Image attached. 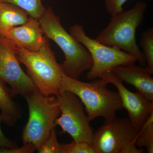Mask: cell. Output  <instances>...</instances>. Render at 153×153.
Returning <instances> with one entry per match:
<instances>
[{"mask_svg": "<svg viewBox=\"0 0 153 153\" xmlns=\"http://www.w3.org/2000/svg\"><path fill=\"white\" fill-rule=\"evenodd\" d=\"M13 92L7 87L6 82L0 79V109L2 122L10 127L14 126L22 118V107L14 101Z\"/></svg>", "mask_w": 153, "mask_h": 153, "instance_id": "13", "label": "cell"}, {"mask_svg": "<svg viewBox=\"0 0 153 153\" xmlns=\"http://www.w3.org/2000/svg\"><path fill=\"white\" fill-rule=\"evenodd\" d=\"M62 153H97L91 144L73 140L70 143L62 144Z\"/></svg>", "mask_w": 153, "mask_h": 153, "instance_id": "19", "label": "cell"}, {"mask_svg": "<svg viewBox=\"0 0 153 153\" xmlns=\"http://www.w3.org/2000/svg\"><path fill=\"white\" fill-rule=\"evenodd\" d=\"M0 79L8 83L15 96H26L38 90L30 76L23 71L13 47L0 36Z\"/></svg>", "mask_w": 153, "mask_h": 153, "instance_id": "9", "label": "cell"}, {"mask_svg": "<svg viewBox=\"0 0 153 153\" xmlns=\"http://www.w3.org/2000/svg\"><path fill=\"white\" fill-rule=\"evenodd\" d=\"M2 116L0 114V148L14 149L19 147V146L15 141L7 137L3 133L1 126V122H2Z\"/></svg>", "mask_w": 153, "mask_h": 153, "instance_id": "22", "label": "cell"}, {"mask_svg": "<svg viewBox=\"0 0 153 153\" xmlns=\"http://www.w3.org/2000/svg\"><path fill=\"white\" fill-rule=\"evenodd\" d=\"M29 109V119L22 132L23 144L30 143L37 149L41 146L56 127L55 121L60 110L55 95H46L38 89L25 97Z\"/></svg>", "mask_w": 153, "mask_h": 153, "instance_id": "5", "label": "cell"}, {"mask_svg": "<svg viewBox=\"0 0 153 153\" xmlns=\"http://www.w3.org/2000/svg\"><path fill=\"white\" fill-rule=\"evenodd\" d=\"M0 3L15 5L26 11L30 17L37 20L46 10L41 0H0Z\"/></svg>", "mask_w": 153, "mask_h": 153, "instance_id": "16", "label": "cell"}, {"mask_svg": "<svg viewBox=\"0 0 153 153\" xmlns=\"http://www.w3.org/2000/svg\"><path fill=\"white\" fill-rule=\"evenodd\" d=\"M147 4L141 1L128 10L111 16L110 21L95 39L101 44L117 47L136 58L140 66L146 65L143 54L137 44L136 32L142 23Z\"/></svg>", "mask_w": 153, "mask_h": 153, "instance_id": "4", "label": "cell"}, {"mask_svg": "<svg viewBox=\"0 0 153 153\" xmlns=\"http://www.w3.org/2000/svg\"><path fill=\"white\" fill-rule=\"evenodd\" d=\"M38 151L39 153H62V144L57 141L55 127L51 130L49 136Z\"/></svg>", "mask_w": 153, "mask_h": 153, "instance_id": "18", "label": "cell"}, {"mask_svg": "<svg viewBox=\"0 0 153 153\" xmlns=\"http://www.w3.org/2000/svg\"><path fill=\"white\" fill-rule=\"evenodd\" d=\"M5 38L13 47L19 62L27 67L28 75L38 90L44 95L57 96L65 74L51 49L49 39L47 38L38 51L30 52Z\"/></svg>", "mask_w": 153, "mask_h": 153, "instance_id": "2", "label": "cell"}, {"mask_svg": "<svg viewBox=\"0 0 153 153\" xmlns=\"http://www.w3.org/2000/svg\"><path fill=\"white\" fill-rule=\"evenodd\" d=\"M85 82L63 75L60 91H68L76 94L84 105L90 121L99 117L105 120L116 117V112L123 108L118 92L108 88L103 78Z\"/></svg>", "mask_w": 153, "mask_h": 153, "instance_id": "1", "label": "cell"}, {"mask_svg": "<svg viewBox=\"0 0 153 153\" xmlns=\"http://www.w3.org/2000/svg\"><path fill=\"white\" fill-rule=\"evenodd\" d=\"M69 33L83 44L90 53L93 63L86 75L89 80L100 78L117 66L134 64L137 60L136 57L117 47L107 46L89 38L82 25L75 24L71 26Z\"/></svg>", "mask_w": 153, "mask_h": 153, "instance_id": "7", "label": "cell"}, {"mask_svg": "<svg viewBox=\"0 0 153 153\" xmlns=\"http://www.w3.org/2000/svg\"><path fill=\"white\" fill-rule=\"evenodd\" d=\"M134 144L137 148H146L148 153H153V112L139 129Z\"/></svg>", "mask_w": 153, "mask_h": 153, "instance_id": "15", "label": "cell"}, {"mask_svg": "<svg viewBox=\"0 0 153 153\" xmlns=\"http://www.w3.org/2000/svg\"><path fill=\"white\" fill-rule=\"evenodd\" d=\"M36 151H37V149L35 145L30 143L24 144L21 148H0V153H32Z\"/></svg>", "mask_w": 153, "mask_h": 153, "instance_id": "21", "label": "cell"}, {"mask_svg": "<svg viewBox=\"0 0 153 153\" xmlns=\"http://www.w3.org/2000/svg\"><path fill=\"white\" fill-rule=\"evenodd\" d=\"M38 21L45 36L54 41L64 53L65 60L61 66L64 74L78 79L83 72L91 68L93 62L90 53L83 44L64 29L60 18L51 7L46 9Z\"/></svg>", "mask_w": 153, "mask_h": 153, "instance_id": "3", "label": "cell"}, {"mask_svg": "<svg viewBox=\"0 0 153 153\" xmlns=\"http://www.w3.org/2000/svg\"><path fill=\"white\" fill-rule=\"evenodd\" d=\"M4 37L30 52L38 51L47 38L38 20L30 17L27 23L12 28Z\"/></svg>", "mask_w": 153, "mask_h": 153, "instance_id": "12", "label": "cell"}, {"mask_svg": "<svg viewBox=\"0 0 153 153\" xmlns=\"http://www.w3.org/2000/svg\"><path fill=\"white\" fill-rule=\"evenodd\" d=\"M100 78H103L108 83L116 87L122 102L123 108L128 114V118L137 128L141 127L153 112V101L149 100L138 92H132L127 89L112 71H108Z\"/></svg>", "mask_w": 153, "mask_h": 153, "instance_id": "10", "label": "cell"}, {"mask_svg": "<svg viewBox=\"0 0 153 153\" xmlns=\"http://www.w3.org/2000/svg\"><path fill=\"white\" fill-rule=\"evenodd\" d=\"M128 0H105V7L107 12L113 16L123 10V6Z\"/></svg>", "mask_w": 153, "mask_h": 153, "instance_id": "20", "label": "cell"}, {"mask_svg": "<svg viewBox=\"0 0 153 153\" xmlns=\"http://www.w3.org/2000/svg\"><path fill=\"white\" fill-rule=\"evenodd\" d=\"M112 71L122 82L133 85L137 92L153 101V72L147 67L134 64L117 66Z\"/></svg>", "mask_w": 153, "mask_h": 153, "instance_id": "11", "label": "cell"}, {"mask_svg": "<svg viewBox=\"0 0 153 153\" xmlns=\"http://www.w3.org/2000/svg\"><path fill=\"white\" fill-rule=\"evenodd\" d=\"M56 97L60 116L55 120V125L60 126L62 132L69 134L76 142L92 143L94 132L79 97L66 90H60Z\"/></svg>", "mask_w": 153, "mask_h": 153, "instance_id": "8", "label": "cell"}, {"mask_svg": "<svg viewBox=\"0 0 153 153\" xmlns=\"http://www.w3.org/2000/svg\"><path fill=\"white\" fill-rule=\"evenodd\" d=\"M30 19L27 13L19 7L0 3V36L4 37L14 27L25 25Z\"/></svg>", "mask_w": 153, "mask_h": 153, "instance_id": "14", "label": "cell"}, {"mask_svg": "<svg viewBox=\"0 0 153 153\" xmlns=\"http://www.w3.org/2000/svg\"><path fill=\"white\" fill-rule=\"evenodd\" d=\"M140 45L142 49L147 67L153 72V28L150 27L142 34Z\"/></svg>", "mask_w": 153, "mask_h": 153, "instance_id": "17", "label": "cell"}, {"mask_svg": "<svg viewBox=\"0 0 153 153\" xmlns=\"http://www.w3.org/2000/svg\"><path fill=\"white\" fill-rule=\"evenodd\" d=\"M139 130L128 118L116 117L94 132L91 144L97 153H144L134 144Z\"/></svg>", "mask_w": 153, "mask_h": 153, "instance_id": "6", "label": "cell"}]
</instances>
